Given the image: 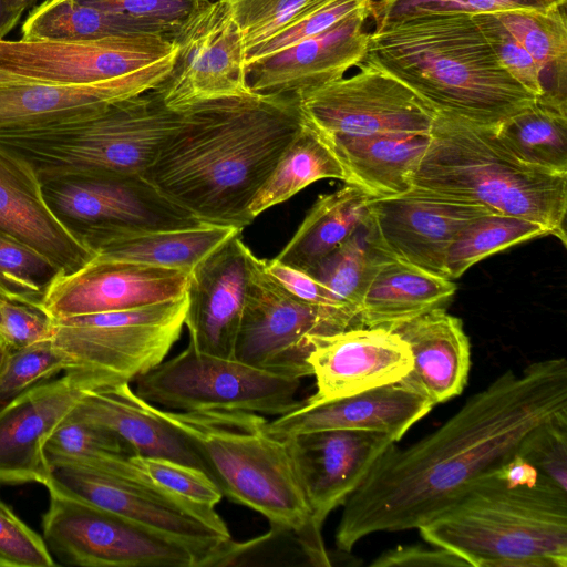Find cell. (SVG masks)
Masks as SVG:
<instances>
[{"label": "cell", "mask_w": 567, "mask_h": 567, "mask_svg": "<svg viewBox=\"0 0 567 567\" xmlns=\"http://www.w3.org/2000/svg\"><path fill=\"white\" fill-rule=\"evenodd\" d=\"M567 412V361L502 373L433 433L392 443L343 503L336 545L349 553L378 532L420 528L503 468L536 426Z\"/></svg>", "instance_id": "6da1fadb"}, {"label": "cell", "mask_w": 567, "mask_h": 567, "mask_svg": "<svg viewBox=\"0 0 567 567\" xmlns=\"http://www.w3.org/2000/svg\"><path fill=\"white\" fill-rule=\"evenodd\" d=\"M305 123L300 99L247 91L179 111L143 177L205 224L244 229L249 206Z\"/></svg>", "instance_id": "7a4b0ae2"}, {"label": "cell", "mask_w": 567, "mask_h": 567, "mask_svg": "<svg viewBox=\"0 0 567 567\" xmlns=\"http://www.w3.org/2000/svg\"><path fill=\"white\" fill-rule=\"evenodd\" d=\"M362 63L410 87L437 114L495 128L535 102L499 64L468 14H433L374 27Z\"/></svg>", "instance_id": "3957f363"}, {"label": "cell", "mask_w": 567, "mask_h": 567, "mask_svg": "<svg viewBox=\"0 0 567 567\" xmlns=\"http://www.w3.org/2000/svg\"><path fill=\"white\" fill-rule=\"evenodd\" d=\"M142 402L185 439L224 496L292 530L312 565H331L322 535L311 527L287 443L269 433L262 414L183 412Z\"/></svg>", "instance_id": "277c9868"}, {"label": "cell", "mask_w": 567, "mask_h": 567, "mask_svg": "<svg viewBox=\"0 0 567 567\" xmlns=\"http://www.w3.org/2000/svg\"><path fill=\"white\" fill-rule=\"evenodd\" d=\"M417 529L472 567H567V492L540 475L514 483L501 468Z\"/></svg>", "instance_id": "5b68a950"}, {"label": "cell", "mask_w": 567, "mask_h": 567, "mask_svg": "<svg viewBox=\"0 0 567 567\" xmlns=\"http://www.w3.org/2000/svg\"><path fill=\"white\" fill-rule=\"evenodd\" d=\"M413 187L545 227L566 245L567 173L518 161L493 128L437 114Z\"/></svg>", "instance_id": "8992f818"}, {"label": "cell", "mask_w": 567, "mask_h": 567, "mask_svg": "<svg viewBox=\"0 0 567 567\" xmlns=\"http://www.w3.org/2000/svg\"><path fill=\"white\" fill-rule=\"evenodd\" d=\"M179 111L157 89L63 121L0 132L42 183L70 177L143 175L176 128Z\"/></svg>", "instance_id": "52a82bcc"}, {"label": "cell", "mask_w": 567, "mask_h": 567, "mask_svg": "<svg viewBox=\"0 0 567 567\" xmlns=\"http://www.w3.org/2000/svg\"><path fill=\"white\" fill-rule=\"evenodd\" d=\"M181 297L132 309L52 320L51 341L86 391L130 383L162 362L179 339Z\"/></svg>", "instance_id": "ba28073f"}, {"label": "cell", "mask_w": 567, "mask_h": 567, "mask_svg": "<svg viewBox=\"0 0 567 567\" xmlns=\"http://www.w3.org/2000/svg\"><path fill=\"white\" fill-rule=\"evenodd\" d=\"M300 380L236 358L203 353L187 344L134 381L141 399L166 410L244 411L279 416L302 403L296 398Z\"/></svg>", "instance_id": "9c48e42d"}, {"label": "cell", "mask_w": 567, "mask_h": 567, "mask_svg": "<svg viewBox=\"0 0 567 567\" xmlns=\"http://www.w3.org/2000/svg\"><path fill=\"white\" fill-rule=\"evenodd\" d=\"M177 52L172 39L131 34L92 41L0 40V68L40 83L136 81L157 89Z\"/></svg>", "instance_id": "30bf717a"}, {"label": "cell", "mask_w": 567, "mask_h": 567, "mask_svg": "<svg viewBox=\"0 0 567 567\" xmlns=\"http://www.w3.org/2000/svg\"><path fill=\"white\" fill-rule=\"evenodd\" d=\"M42 536L62 563L87 567H199L188 546L54 488Z\"/></svg>", "instance_id": "8fae6325"}, {"label": "cell", "mask_w": 567, "mask_h": 567, "mask_svg": "<svg viewBox=\"0 0 567 567\" xmlns=\"http://www.w3.org/2000/svg\"><path fill=\"white\" fill-rule=\"evenodd\" d=\"M54 213L92 248L102 240L205 224L142 175L70 177L43 183Z\"/></svg>", "instance_id": "7c38bea8"}, {"label": "cell", "mask_w": 567, "mask_h": 567, "mask_svg": "<svg viewBox=\"0 0 567 567\" xmlns=\"http://www.w3.org/2000/svg\"><path fill=\"white\" fill-rule=\"evenodd\" d=\"M248 265L247 293L234 358L289 377L311 375L310 338L342 330L327 311L289 292L251 250Z\"/></svg>", "instance_id": "4fadbf2b"}, {"label": "cell", "mask_w": 567, "mask_h": 567, "mask_svg": "<svg viewBox=\"0 0 567 567\" xmlns=\"http://www.w3.org/2000/svg\"><path fill=\"white\" fill-rule=\"evenodd\" d=\"M351 76L300 99L305 118L324 136L430 134L436 112L391 74L361 63Z\"/></svg>", "instance_id": "5bb4252c"}, {"label": "cell", "mask_w": 567, "mask_h": 567, "mask_svg": "<svg viewBox=\"0 0 567 567\" xmlns=\"http://www.w3.org/2000/svg\"><path fill=\"white\" fill-rule=\"evenodd\" d=\"M47 488H54L117 514L192 548L206 567L229 539L215 508L185 503L158 489L66 464L51 466Z\"/></svg>", "instance_id": "9a60e30c"}, {"label": "cell", "mask_w": 567, "mask_h": 567, "mask_svg": "<svg viewBox=\"0 0 567 567\" xmlns=\"http://www.w3.org/2000/svg\"><path fill=\"white\" fill-rule=\"evenodd\" d=\"M172 41L176 56L157 87L171 109L181 111L199 101L249 91L245 40L226 2L206 0Z\"/></svg>", "instance_id": "2e32d148"}, {"label": "cell", "mask_w": 567, "mask_h": 567, "mask_svg": "<svg viewBox=\"0 0 567 567\" xmlns=\"http://www.w3.org/2000/svg\"><path fill=\"white\" fill-rule=\"evenodd\" d=\"M368 207L384 247L395 259L445 278L447 252L457 234L474 219L496 214L416 187L372 197Z\"/></svg>", "instance_id": "e0dca14e"}, {"label": "cell", "mask_w": 567, "mask_h": 567, "mask_svg": "<svg viewBox=\"0 0 567 567\" xmlns=\"http://www.w3.org/2000/svg\"><path fill=\"white\" fill-rule=\"evenodd\" d=\"M308 363L316 392L306 404H320L401 381L413 365L405 341L384 328L353 327L310 338Z\"/></svg>", "instance_id": "ac0fdd59"}, {"label": "cell", "mask_w": 567, "mask_h": 567, "mask_svg": "<svg viewBox=\"0 0 567 567\" xmlns=\"http://www.w3.org/2000/svg\"><path fill=\"white\" fill-rule=\"evenodd\" d=\"M310 509L311 527L321 534L328 515L363 482L393 440L359 430H327L284 439Z\"/></svg>", "instance_id": "d6986e66"}, {"label": "cell", "mask_w": 567, "mask_h": 567, "mask_svg": "<svg viewBox=\"0 0 567 567\" xmlns=\"http://www.w3.org/2000/svg\"><path fill=\"white\" fill-rule=\"evenodd\" d=\"M188 274L127 261L91 260L60 274L48 287L40 308L52 319L117 311L181 297Z\"/></svg>", "instance_id": "ffe728a7"}, {"label": "cell", "mask_w": 567, "mask_h": 567, "mask_svg": "<svg viewBox=\"0 0 567 567\" xmlns=\"http://www.w3.org/2000/svg\"><path fill=\"white\" fill-rule=\"evenodd\" d=\"M370 2L324 31L247 63L248 89L261 94L302 95L344 76L362 63Z\"/></svg>", "instance_id": "44dd1931"}, {"label": "cell", "mask_w": 567, "mask_h": 567, "mask_svg": "<svg viewBox=\"0 0 567 567\" xmlns=\"http://www.w3.org/2000/svg\"><path fill=\"white\" fill-rule=\"evenodd\" d=\"M85 391L64 373L0 404V484L45 486L51 477L47 442Z\"/></svg>", "instance_id": "7402d4cb"}, {"label": "cell", "mask_w": 567, "mask_h": 567, "mask_svg": "<svg viewBox=\"0 0 567 567\" xmlns=\"http://www.w3.org/2000/svg\"><path fill=\"white\" fill-rule=\"evenodd\" d=\"M236 234L188 274L184 326L194 349L234 358L249 279V248Z\"/></svg>", "instance_id": "603a6c76"}, {"label": "cell", "mask_w": 567, "mask_h": 567, "mask_svg": "<svg viewBox=\"0 0 567 567\" xmlns=\"http://www.w3.org/2000/svg\"><path fill=\"white\" fill-rule=\"evenodd\" d=\"M0 231L49 258L62 274L74 272L94 258L85 239L51 208L33 165L1 143Z\"/></svg>", "instance_id": "cb8c5ba5"}, {"label": "cell", "mask_w": 567, "mask_h": 567, "mask_svg": "<svg viewBox=\"0 0 567 567\" xmlns=\"http://www.w3.org/2000/svg\"><path fill=\"white\" fill-rule=\"evenodd\" d=\"M433 406L427 396L399 381L320 404L302 402L268 421L267 430L279 439L316 431L359 430L398 442Z\"/></svg>", "instance_id": "d4e9b609"}, {"label": "cell", "mask_w": 567, "mask_h": 567, "mask_svg": "<svg viewBox=\"0 0 567 567\" xmlns=\"http://www.w3.org/2000/svg\"><path fill=\"white\" fill-rule=\"evenodd\" d=\"M408 344L413 365L401 381L433 404L461 394L471 369V346L462 320L437 308L392 330Z\"/></svg>", "instance_id": "484cf974"}, {"label": "cell", "mask_w": 567, "mask_h": 567, "mask_svg": "<svg viewBox=\"0 0 567 567\" xmlns=\"http://www.w3.org/2000/svg\"><path fill=\"white\" fill-rule=\"evenodd\" d=\"M71 414L115 435L133 455L169 458L204 470L185 439L151 413L130 383L85 391Z\"/></svg>", "instance_id": "4316f807"}, {"label": "cell", "mask_w": 567, "mask_h": 567, "mask_svg": "<svg viewBox=\"0 0 567 567\" xmlns=\"http://www.w3.org/2000/svg\"><path fill=\"white\" fill-rule=\"evenodd\" d=\"M321 136L342 163L348 175L346 184L371 197L409 192L431 141L430 134Z\"/></svg>", "instance_id": "83f0119b"}, {"label": "cell", "mask_w": 567, "mask_h": 567, "mask_svg": "<svg viewBox=\"0 0 567 567\" xmlns=\"http://www.w3.org/2000/svg\"><path fill=\"white\" fill-rule=\"evenodd\" d=\"M151 90L136 81L0 87V132L63 121Z\"/></svg>", "instance_id": "f1b7e54d"}, {"label": "cell", "mask_w": 567, "mask_h": 567, "mask_svg": "<svg viewBox=\"0 0 567 567\" xmlns=\"http://www.w3.org/2000/svg\"><path fill=\"white\" fill-rule=\"evenodd\" d=\"M456 291L452 279L393 259L369 286L359 312L360 327L394 330L437 308H445Z\"/></svg>", "instance_id": "f546056e"}, {"label": "cell", "mask_w": 567, "mask_h": 567, "mask_svg": "<svg viewBox=\"0 0 567 567\" xmlns=\"http://www.w3.org/2000/svg\"><path fill=\"white\" fill-rule=\"evenodd\" d=\"M241 229L202 224L109 238L92 246L93 260L127 261L189 274L206 256Z\"/></svg>", "instance_id": "4dcf8cb0"}, {"label": "cell", "mask_w": 567, "mask_h": 567, "mask_svg": "<svg viewBox=\"0 0 567 567\" xmlns=\"http://www.w3.org/2000/svg\"><path fill=\"white\" fill-rule=\"evenodd\" d=\"M371 198L351 184L318 196L291 239L275 258L308 272L365 220Z\"/></svg>", "instance_id": "1f68e13d"}, {"label": "cell", "mask_w": 567, "mask_h": 567, "mask_svg": "<svg viewBox=\"0 0 567 567\" xmlns=\"http://www.w3.org/2000/svg\"><path fill=\"white\" fill-rule=\"evenodd\" d=\"M494 14L538 66L543 94L536 101L567 114V2Z\"/></svg>", "instance_id": "d6a6232c"}, {"label": "cell", "mask_w": 567, "mask_h": 567, "mask_svg": "<svg viewBox=\"0 0 567 567\" xmlns=\"http://www.w3.org/2000/svg\"><path fill=\"white\" fill-rule=\"evenodd\" d=\"M323 178L347 183V172L321 134L305 123L285 150L267 181L252 198L249 213L259 214L281 204L308 185Z\"/></svg>", "instance_id": "836d02e7"}, {"label": "cell", "mask_w": 567, "mask_h": 567, "mask_svg": "<svg viewBox=\"0 0 567 567\" xmlns=\"http://www.w3.org/2000/svg\"><path fill=\"white\" fill-rule=\"evenodd\" d=\"M393 259L369 212L354 233L308 274L324 285L359 323L361 303L369 286L381 268Z\"/></svg>", "instance_id": "e575fe53"}, {"label": "cell", "mask_w": 567, "mask_h": 567, "mask_svg": "<svg viewBox=\"0 0 567 567\" xmlns=\"http://www.w3.org/2000/svg\"><path fill=\"white\" fill-rule=\"evenodd\" d=\"M22 40L92 41L131 34H154L122 14L80 0H44L21 28Z\"/></svg>", "instance_id": "d590c367"}, {"label": "cell", "mask_w": 567, "mask_h": 567, "mask_svg": "<svg viewBox=\"0 0 567 567\" xmlns=\"http://www.w3.org/2000/svg\"><path fill=\"white\" fill-rule=\"evenodd\" d=\"M497 141L518 161L567 173V114L536 101L493 128Z\"/></svg>", "instance_id": "8d00e7d4"}, {"label": "cell", "mask_w": 567, "mask_h": 567, "mask_svg": "<svg viewBox=\"0 0 567 567\" xmlns=\"http://www.w3.org/2000/svg\"><path fill=\"white\" fill-rule=\"evenodd\" d=\"M547 235L545 227L528 219L502 214L481 216L467 224L452 243L446 257L447 277L456 279L495 252Z\"/></svg>", "instance_id": "74e56055"}, {"label": "cell", "mask_w": 567, "mask_h": 567, "mask_svg": "<svg viewBox=\"0 0 567 567\" xmlns=\"http://www.w3.org/2000/svg\"><path fill=\"white\" fill-rule=\"evenodd\" d=\"M62 272L49 258L0 231V298L39 307Z\"/></svg>", "instance_id": "f35d334b"}, {"label": "cell", "mask_w": 567, "mask_h": 567, "mask_svg": "<svg viewBox=\"0 0 567 567\" xmlns=\"http://www.w3.org/2000/svg\"><path fill=\"white\" fill-rule=\"evenodd\" d=\"M567 0H370L374 27L433 14H481L518 9H547Z\"/></svg>", "instance_id": "ab89813d"}, {"label": "cell", "mask_w": 567, "mask_h": 567, "mask_svg": "<svg viewBox=\"0 0 567 567\" xmlns=\"http://www.w3.org/2000/svg\"><path fill=\"white\" fill-rule=\"evenodd\" d=\"M133 461L154 486L185 503L215 508L224 496L202 468L163 457L133 455Z\"/></svg>", "instance_id": "60d3db41"}, {"label": "cell", "mask_w": 567, "mask_h": 567, "mask_svg": "<svg viewBox=\"0 0 567 567\" xmlns=\"http://www.w3.org/2000/svg\"><path fill=\"white\" fill-rule=\"evenodd\" d=\"M369 2L370 0H312L279 32L247 49L246 61L250 63L316 35Z\"/></svg>", "instance_id": "b9f144b4"}, {"label": "cell", "mask_w": 567, "mask_h": 567, "mask_svg": "<svg viewBox=\"0 0 567 567\" xmlns=\"http://www.w3.org/2000/svg\"><path fill=\"white\" fill-rule=\"evenodd\" d=\"M66 368V359L53 346L51 338L9 350L6 367L0 377V404L64 372Z\"/></svg>", "instance_id": "7bdbcfd3"}, {"label": "cell", "mask_w": 567, "mask_h": 567, "mask_svg": "<svg viewBox=\"0 0 567 567\" xmlns=\"http://www.w3.org/2000/svg\"><path fill=\"white\" fill-rule=\"evenodd\" d=\"M517 455L540 476L567 492V412L532 430Z\"/></svg>", "instance_id": "ee69618b"}, {"label": "cell", "mask_w": 567, "mask_h": 567, "mask_svg": "<svg viewBox=\"0 0 567 567\" xmlns=\"http://www.w3.org/2000/svg\"><path fill=\"white\" fill-rule=\"evenodd\" d=\"M117 453L132 454L115 435L71 413L54 430L45 445L49 464L64 458Z\"/></svg>", "instance_id": "f6af8a7d"}, {"label": "cell", "mask_w": 567, "mask_h": 567, "mask_svg": "<svg viewBox=\"0 0 567 567\" xmlns=\"http://www.w3.org/2000/svg\"><path fill=\"white\" fill-rule=\"evenodd\" d=\"M239 25L246 50L284 29L312 0H221Z\"/></svg>", "instance_id": "bcb514c9"}, {"label": "cell", "mask_w": 567, "mask_h": 567, "mask_svg": "<svg viewBox=\"0 0 567 567\" xmlns=\"http://www.w3.org/2000/svg\"><path fill=\"white\" fill-rule=\"evenodd\" d=\"M132 19L150 32L172 35L206 0H80Z\"/></svg>", "instance_id": "7dc6e473"}, {"label": "cell", "mask_w": 567, "mask_h": 567, "mask_svg": "<svg viewBox=\"0 0 567 567\" xmlns=\"http://www.w3.org/2000/svg\"><path fill=\"white\" fill-rule=\"evenodd\" d=\"M499 64L535 97L543 94L537 64L494 13L472 16Z\"/></svg>", "instance_id": "c3c4849f"}, {"label": "cell", "mask_w": 567, "mask_h": 567, "mask_svg": "<svg viewBox=\"0 0 567 567\" xmlns=\"http://www.w3.org/2000/svg\"><path fill=\"white\" fill-rule=\"evenodd\" d=\"M56 564L43 536L0 501V567H52Z\"/></svg>", "instance_id": "681fc988"}, {"label": "cell", "mask_w": 567, "mask_h": 567, "mask_svg": "<svg viewBox=\"0 0 567 567\" xmlns=\"http://www.w3.org/2000/svg\"><path fill=\"white\" fill-rule=\"evenodd\" d=\"M264 265L268 274L293 296L327 311L341 330L360 327L347 307L307 271L286 265L275 257L264 259Z\"/></svg>", "instance_id": "f907efd6"}, {"label": "cell", "mask_w": 567, "mask_h": 567, "mask_svg": "<svg viewBox=\"0 0 567 567\" xmlns=\"http://www.w3.org/2000/svg\"><path fill=\"white\" fill-rule=\"evenodd\" d=\"M0 336L9 350L50 339L52 319L39 307L0 298Z\"/></svg>", "instance_id": "816d5d0a"}, {"label": "cell", "mask_w": 567, "mask_h": 567, "mask_svg": "<svg viewBox=\"0 0 567 567\" xmlns=\"http://www.w3.org/2000/svg\"><path fill=\"white\" fill-rule=\"evenodd\" d=\"M399 546L382 553L371 563V567H451L468 566L462 558L453 553L431 545Z\"/></svg>", "instance_id": "f5cc1de1"}, {"label": "cell", "mask_w": 567, "mask_h": 567, "mask_svg": "<svg viewBox=\"0 0 567 567\" xmlns=\"http://www.w3.org/2000/svg\"><path fill=\"white\" fill-rule=\"evenodd\" d=\"M23 12L17 9L12 0H0V40L18 24Z\"/></svg>", "instance_id": "db71d44e"}, {"label": "cell", "mask_w": 567, "mask_h": 567, "mask_svg": "<svg viewBox=\"0 0 567 567\" xmlns=\"http://www.w3.org/2000/svg\"><path fill=\"white\" fill-rule=\"evenodd\" d=\"M29 83H40L30 79H25L23 76L11 73L7 70L0 68V87L11 86V85H21Z\"/></svg>", "instance_id": "11a10c76"}, {"label": "cell", "mask_w": 567, "mask_h": 567, "mask_svg": "<svg viewBox=\"0 0 567 567\" xmlns=\"http://www.w3.org/2000/svg\"><path fill=\"white\" fill-rule=\"evenodd\" d=\"M35 2L37 0H12L13 6L22 12L31 8Z\"/></svg>", "instance_id": "9f6ffc18"}, {"label": "cell", "mask_w": 567, "mask_h": 567, "mask_svg": "<svg viewBox=\"0 0 567 567\" xmlns=\"http://www.w3.org/2000/svg\"><path fill=\"white\" fill-rule=\"evenodd\" d=\"M8 353H9V349L4 344L0 346V377L6 367Z\"/></svg>", "instance_id": "6f0895ef"}, {"label": "cell", "mask_w": 567, "mask_h": 567, "mask_svg": "<svg viewBox=\"0 0 567 567\" xmlns=\"http://www.w3.org/2000/svg\"><path fill=\"white\" fill-rule=\"evenodd\" d=\"M4 344L1 337H0V346ZM6 346V344H4Z\"/></svg>", "instance_id": "680465c9"}, {"label": "cell", "mask_w": 567, "mask_h": 567, "mask_svg": "<svg viewBox=\"0 0 567 567\" xmlns=\"http://www.w3.org/2000/svg\"><path fill=\"white\" fill-rule=\"evenodd\" d=\"M0 323H1V315H0ZM1 337V336H0Z\"/></svg>", "instance_id": "91938a15"}]
</instances>
